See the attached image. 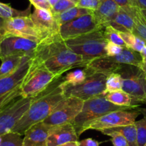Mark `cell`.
Listing matches in <instances>:
<instances>
[{
	"label": "cell",
	"mask_w": 146,
	"mask_h": 146,
	"mask_svg": "<svg viewBox=\"0 0 146 146\" xmlns=\"http://www.w3.org/2000/svg\"><path fill=\"white\" fill-rule=\"evenodd\" d=\"M19 96H21L20 87L0 97V110Z\"/></svg>",
	"instance_id": "36"
},
{
	"label": "cell",
	"mask_w": 146,
	"mask_h": 146,
	"mask_svg": "<svg viewBox=\"0 0 146 146\" xmlns=\"http://www.w3.org/2000/svg\"><path fill=\"white\" fill-rule=\"evenodd\" d=\"M47 1H48L49 3H50V5L52 6V7L54 6L56 3H57V2L58 1V0H47Z\"/></svg>",
	"instance_id": "47"
},
{
	"label": "cell",
	"mask_w": 146,
	"mask_h": 146,
	"mask_svg": "<svg viewBox=\"0 0 146 146\" xmlns=\"http://www.w3.org/2000/svg\"><path fill=\"white\" fill-rule=\"evenodd\" d=\"M38 42L17 36H6L0 42V58L7 56L32 57Z\"/></svg>",
	"instance_id": "11"
},
{
	"label": "cell",
	"mask_w": 146,
	"mask_h": 146,
	"mask_svg": "<svg viewBox=\"0 0 146 146\" xmlns=\"http://www.w3.org/2000/svg\"><path fill=\"white\" fill-rule=\"evenodd\" d=\"M135 125L137 129V145L143 146L146 143V116L135 122Z\"/></svg>",
	"instance_id": "34"
},
{
	"label": "cell",
	"mask_w": 146,
	"mask_h": 146,
	"mask_svg": "<svg viewBox=\"0 0 146 146\" xmlns=\"http://www.w3.org/2000/svg\"><path fill=\"white\" fill-rule=\"evenodd\" d=\"M6 36H17L40 42V35L29 16H22L7 19L5 27Z\"/></svg>",
	"instance_id": "13"
},
{
	"label": "cell",
	"mask_w": 146,
	"mask_h": 146,
	"mask_svg": "<svg viewBox=\"0 0 146 146\" xmlns=\"http://www.w3.org/2000/svg\"><path fill=\"white\" fill-rule=\"evenodd\" d=\"M60 146H79V141H71L64 143Z\"/></svg>",
	"instance_id": "44"
},
{
	"label": "cell",
	"mask_w": 146,
	"mask_h": 146,
	"mask_svg": "<svg viewBox=\"0 0 146 146\" xmlns=\"http://www.w3.org/2000/svg\"><path fill=\"white\" fill-rule=\"evenodd\" d=\"M29 17L38 32L40 42L60 34V25L50 10L35 8Z\"/></svg>",
	"instance_id": "12"
},
{
	"label": "cell",
	"mask_w": 146,
	"mask_h": 146,
	"mask_svg": "<svg viewBox=\"0 0 146 146\" xmlns=\"http://www.w3.org/2000/svg\"><path fill=\"white\" fill-rule=\"evenodd\" d=\"M23 57L7 56L0 58L2 64L0 66V78L13 73L22 63Z\"/></svg>",
	"instance_id": "24"
},
{
	"label": "cell",
	"mask_w": 146,
	"mask_h": 146,
	"mask_svg": "<svg viewBox=\"0 0 146 146\" xmlns=\"http://www.w3.org/2000/svg\"><path fill=\"white\" fill-rule=\"evenodd\" d=\"M78 134L72 123L53 126L49 133L46 146H60L71 141H78Z\"/></svg>",
	"instance_id": "16"
},
{
	"label": "cell",
	"mask_w": 146,
	"mask_h": 146,
	"mask_svg": "<svg viewBox=\"0 0 146 146\" xmlns=\"http://www.w3.org/2000/svg\"><path fill=\"white\" fill-rule=\"evenodd\" d=\"M136 2L140 9H146V0H136Z\"/></svg>",
	"instance_id": "43"
},
{
	"label": "cell",
	"mask_w": 146,
	"mask_h": 146,
	"mask_svg": "<svg viewBox=\"0 0 146 146\" xmlns=\"http://www.w3.org/2000/svg\"><path fill=\"white\" fill-rule=\"evenodd\" d=\"M140 55L142 57V60H143V62H146V46L143 48V50L140 52Z\"/></svg>",
	"instance_id": "45"
},
{
	"label": "cell",
	"mask_w": 146,
	"mask_h": 146,
	"mask_svg": "<svg viewBox=\"0 0 146 146\" xmlns=\"http://www.w3.org/2000/svg\"><path fill=\"white\" fill-rule=\"evenodd\" d=\"M59 78L50 71L44 64L36 62L32 58L30 69L20 86L21 96L25 98H35Z\"/></svg>",
	"instance_id": "5"
},
{
	"label": "cell",
	"mask_w": 146,
	"mask_h": 146,
	"mask_svg": "<svg viewBox=\"0 0 146 146\" xmlns=\"http://www.w3.org/2000/svg\"><path fill=\"white\" fill-rule=\"evenodd\" d=\"M122 90V77L117 72H113L108 75L105 82V95L108 92Z\"/></svg>",
	"instance_id": "30"
},
{
	"label": "cell",
	"mask_w": 146,
	"mask_h": 146,
	"mask_svg": "<svg viewBox=\"0 0 146 146\" xmlns=\"http://www.w3.org/2000/svg\"><path fill=\"white\" fill-rule=\"evenodd\" d=\"M87 75L84 70H76L67 73L62 78V84L65 85H77L82 83L86 79Z\"/></svg>",
	"instance_id": "29"
},
{
	"label": "cell",
	"mask_w": 146,
	"mask_h": 146,
	"mask_svg": "<svg viewBox=\"0 0 146 146\" xmlns=\"http://www.w3.org/2000/svg\"><path fill=\"white\" fill-rule=\"evenodd\" d=\"M98 27H100L95 24L92 15H87L61 25L60 35L63 40H66L86 34Z\"/></svg>",
	"instance_id": "14"
},
{
	"label": "cell",
	"mask_w": 146,
	"mask_h": 146,
	"mask_svg": "<svg viewBox=\"0 0 146 146\" xmlns=\"http://www.w3.org/2000/svg\"><path fill=\"white\" fill-rule=\"evenodd\" d=\"M100 3V0H79L76 6L84 9L95 11L98 8Z\"/></svg>",
	"instance_id": "38"
},
{
	"label": "cell",
	"mask_w": 146,
	"mask_h": 146,
	"mask_svg": "<svg viewBox=\"0 0 146 146\" xmlns=\"http://www.w3.org/2000/svg\"><path fill=\"white\" fill-rule=\"evenodd\" d=\"M140 12H141V14L143 15V16L145 17V19H146V9H140Z\"/></svg>",
	"instance_id": "48"
},
{
	"label": "cell",
	"mask_w": 146,
	"mask_h": 146,
	"mask_svg": "<svg viewBox=\"0 0 146 146\" xmlns=\"http://www.w3.org/2000/svg\"><path fill=\"white\" fill-rule=\"evenodd\" d=\"M120 36L122 37L124 42L125 43L126 47L140 52L146 46V44L143 40L139 38L138 36H135L132 32H120Z\"/></svg>",
	"instance_id": "27"
},
{
	"label": "cell",
	"mask_w": 146,
	"mask_h": 146,
	"mask_svg": "<svg viewBox=\"0 0 146 146\" xmlns=\"http://www.w3.org/2000/svg\"><path fill=\"white\" fill-rule=\"evenodd\" d=\"M107 129L110 131H115L121 133L127 140L128 146H138L137 145V129L135 125V123L128 125L119 126V127Z\"/></svg>",
	"instance_id": "26"
},
{
	"label": "cell",
	"mask_w": 146,
	"mask_h": 146,
	"mask_svg": "<svg viewBox=\"0 0 146 146\" xmlns=\"http://www.w3.org/2000/svg\"><path fill=\"white\" fill-rule=\"evenodd\" d=\"M104 36L107 42L114 43L123 47H125L126 44L120 36L118 31L115 29L111 26L108 25L104 29Z\"/></svg>",
	"instance_id": "31"
},
{
	"label": "cell",
	"mask_w": 146,
	"mask_h": 146,
	"mask_svg": "<svg viewBox=\"0 0 146 146\" xmlns=\"http://www.w3.org/2000/svg\"><path fill=\"white\" fill-rule=\"evenodd\" d=\"M140 68L143 70V72H144L145 75V77H146V62H143V63H142V64H141V66H140Z\"/></svg>",
	"instance_id": "46"
},
{
	"label": "cell",
	"mask_w": 146,
	"mask_h": 146,
	"mask_svg": "<svg viewBox=\"0 0 146 146\" xmlns=\"http://www.w3.org/2000/svg\"><path fill=\"white\" fill-rule=\"evenodd\" d=\"M105 28L100 27L86 34L64 40V42L73 52L82 56L88 64L94 59L106 56Z\"/></svg>",
	"instance_id": "4"
},
{
	"label": "cell",
	"mask_w": 146,
	"mask_h": 146,
	"mask_svg": "<svg viewBox=\"0 0 146 146\" xmlns=\"http://www.w3.org/2000/svg\"><path fill=\"white\" fill-rule=\"evenodd\" d=\"M5 35H4V34H2V33H1V32H0V42H1L2 41V40H3L4 38H5Z\"/></svg>",
	"instance_id": "49"
},
{
	"label": "cell",
	"mask_w": 146,
	"mask_h": 146,
	"mask_svg": "<svg viewBox=\"0 0 146 146\" xmlns=\"http://www.w3.org/2000/svg\"><path fill=\"white\" fill-rule=\"evenodd\" d=\"M100 131L103 133L104 135H107L111 137L110 140H111L113 146H128L127 140L121 133L115 131H110L108 129H103Z\"/></svg>",
	"instance_id": "33"
},
{
	"label": "cell",
	"mask_w": 146,
	"mask_h": 146,
	"mask_svg": "<svg viewBox=\"0 0 146 146\" xmlns=\"http://www.w3.org/2000/svg\"><path fill=\"white\" fill-rule=\"evenodd\" d=\"M108 25L120 32H132L134 21L133 17L125 10L120 7L114 19Z\"/></svg>",
	"instance_id": "22"
},
{
	"label": "cell",
	"mask_w": 146,
	"mask_h": 146,
	"mask_svg": "<svg viewBox=\"0 0 146 146\" xmlns=\"http://www.w3.org/2000/svg\"><path fill=\"white\" fill-rule=\"evenodd\" d=\"M34 61L42 63L50 71L60 77L75 67H85L88 63L80 54L73 52L60 35L45 39L38 43Z\"/></svg>",
	"instance_id": "1"
},
{
	"label": "cell",
	"mask_w": 146,
	"mask_h": 146,
	"mask_svg": "<svg viewBox=\"0 0 146 146\" xmlns=\"http://www.w3.org/2000/svg\"><path fill=\"white\" fill-rule=\"evenodd\" d=\"M107 100L115 105L123 107L137 106L133 104V98L130 95L123 90H117L114 92H108L105 95Z\"/></svg>",
	"instance_id": "25"
},
{
	"label": "cell",
	"mask_w": 146,
	"mask_h": 146,
	"mask_svg": "<svg viewBox=\"0 0 146 146\" xmlns=\"http://www.w3.org/2000/svg\"><path fill=\"white\" fill-rule=\"evenodd\" d=\"M123 9L133 17L134 21L132 33L138 36L146 44V19L140 12V9L137 7H124Z\"/></svg>",
	"instance_id": "20"
},
{
	"label": "cell",
	"mask_w": 146,
	"mask_h": 146,
	"mask_svg": "<svg viewBox=\"0 0 146 146\" xmlns=\"http://www.w3.org/2000/svg\"><path fill=\"white\" fill-rule=\"evenodd\" d=\"M105 94L95 96L84 101L80 113L72 124L75 127L78 137L88 130V127L92 121L111 112L120 110L134 109L137 106L123 107L115 105L107 100Z\"/></svg>",
	"instance_id": "3"
},
{
	"label": "cell",
	"mask_w": 146,
	"mask_h": 146,
	"mask_svg": "<svg viewBox=\"0 0 146 146\" xmlns=\"http://www.w3.org/2000/svg\"><path fill=\"white\" fill-rule=\"evenodd\" d=\"M92 11L89 9H84V8L79 7L78 6H75L73 7L67 9L62 13L57 14V15H53L54 18L57 20V23L60 26L67 23V22L72 21L80 17L84 16L87 15H92Z\"/></svg>",
	"instance_id": "23"
},
{
	"label": "cell",
	"mask_w": 146,
	"mask_h": 146,
	"mask_svg": "<svg viewBox=\"0 0 146 146\" xmlns=\"http://www.w3.org/2000/svg\"><path fill=\"white\" fill-rule=\"evenodd\" d=\"M120 7L114 0H100L98 8L92 12L94 21L98 27H105L114 19Z\"/></svg>",
	"instance_id": "17"
},
{
	"label": "cell",
	"mask_w": 146,
	"mask_h": 146,
	"mask_svg": "<svg viewBox=\"0 0 146 146\" xmlns=\"http://www.w3.org/2000/svg\"><path fill=\"white\" fill-rule=\"evenodd\" d=\"M107 75L93 73L87 75L82 83L77 85H63V92L66 97H76L82 100L105 94Z\"/></svg>",
	"instance_id": "7"
},
{
	"label": "cell",
	"mask_w": 146,
	"mask_h": 146,
	"mask_svg": "<svg viewBox=\"0 0 146 146\" xmlns=\"http://www.w3.org/2000/svg\"><path fill=\"white\" fill-rule=\"evenodd\" d=\"M6 22H7V19H5V18L0 16V32L4 34L5 35V25H6ZM5 36H6V35H5Z\"/></svg>",
	"instance_id": "42"
},
{
	"label": "cell",
	"mask_w": 146,
	"mask_h": 146,
	"mask_svg": "<svg viewBox=\"0 0 146 146\" xmlns=\"http://www.w3.org/2000/svg\"><path fill=\"white\" fill-rule=\"evenodd\" d=\"M142 103H144V104H145V105H146V100H145L143 101V102H142Z\"/></svg>",
	"instance_id": "51"
},
{
	"label": "cell",
	"mask_w": 146,
	"mask_h": 146,
	"mask_svg": "<svg viewBox=\"0 0 146 146\" xmlns=\"http://www.w3.org/2000/svg\"><path fill=\"white\" fill-rule=\"evenodd\" d=\"M31 15V5L25 10H17L12 8L9 4L0 2V16L5 19L22 16H29Z\"/></svg>",
	"instance_id": "28"
},
{
	"label": "cell",
	"mask_w": 146,
	"mask_h": 146,
	"mask_svg": "<svg viewBox=\"0 0 146 146\" xmlns=\"http://www.w3.org/2000/svg\"><path fill=\"white\" fill-rule=\"evenodd\" d=\"M123 47L114 43L107 42L105 45V52L107 57H114L120 54L123 50Z\"/></svg>",
	"instance_id": "37"
},
{
	"label": "cell",
	"mask_w": 146,
	"mask_h": 146,
	"mask_svg": "<svg viewBox=\"0 0 146 146\" xmlns=\"http://www.w3.org/2000/svg\"><path fill=\"white\" fill-rule=\"evenodd\" d=\"M108 57L113 62L120 64H130L140 67L143 63L140 53L127 47H123L121 52L117 55Z\"/></svg>",
	"instance_id": "21"
},
{
	"label": "cell",
	"mask_w": 146,
	"mask_h": 146,
	"mask_svg": "<svg viewBox=\"0 0 146 146\" xmlns=\"http://www.w3.org/2000/svg\"><path fill=\"white\" fill-rule=\"evenodd\" d=\"M114 1L122 8L130 7H138L136 0H114Z\"/></svg>",
	"instance_id": "40"
},
{
	"label": "cell",
	"mask_w": 146,
	"mask_h": 146,
	"mask_svg": "<svg viewBox=\"0 0 146 146\" xmlns=\"http://www.w3.org/2000/svg\"><path fill=\"white\" fill-rule=\"evenodd\" d=\"M32 58L23 57L22 63L13 73L0 78V97L21 86L32 65Z\"/></svg>",
	"instance_id": "15"
},
{
	"label": "cell",
	"mask_w": 146,
	"mask_h": 146,
	"mask_svg": "<svg viewBox=\"0 0 146 146\" xmlns=\"http://www.w3.org/2000/svg\"><path fill=\"white\" fill-rule=\"evenodd\" d=\"M120 67V64L113 62L109 57L105 56L92 60L84 67L83 70L87 75L93 73H100L108 76L112 73L116 72Z\"/></svg>",
	"instance_id": "19"
},
{
	"label": "cell",
	"mask_w": 146,
	"mask_h": 146,
	"mask_svg": "<svg viewBox=\"0 0 146 146\" xmlns=\"http://www.w3.org/2000/svg\"><path fill=\"white\" fill-rule=\"evenodd\" d=\"M143 146H146V143H145V145H143Z\"/></svg>",
	"instance_id": "52"
},
{
	"label": "cell",
	"mask_w": 146,
	"mask_h": 146,
	"mask_svg": "<svg viewBox=\"0 0 146 146\" xmlns=\"http://www.w3.org/2000/svg\"><path fill=\"white\" fill-rule=\"evenodd\" d=\"M83 103L84 100L76 97H66L42 122L51 126L72 123L80 113Z\"/></svg>",
	"instance_id": "8"
},
{
	"label": "cell",
	"mask_w": 146,
	"mask_h": 146,
	"mask_svg": "<svg viewBox=\"0 0 146 146\" xmlns=\"http://www.w3.org/2000/svg\"><path fill=\"white\" fill-rule=\"evenodd\" d=\"M72 2H73L74 3H75L77 5V3H78V2H79V0H71Z\"/></svg>",
	"instance_id": "50"
},
{
	"label": "cell",
	"mask_w": 146,
	"mask_h": 146,
	"mask_svg": "<svg viewBox=\"0 0 146 146\" xmlns=\"http://www.w3.org/2000/svg\"><path fill=\"white\" fill-rule=\"evenodd\" d=\"M75 6H76V4L72 2L71 0H58L52 7L51 12L53 15H57Z\"/></svg>",
	"instance_id": "35"
},
{
	"label": "cell",
	"mask_w": 146,
	"mask_h": 146,
	"mask_svg": "<svg viewBox=\"0 0 146 146\" xmlns=\"http://www.w3.org/2000/svg\"><path fill=\"white\" fill-rule=\"evenodd\" d=\"M116 72L122 77V90L131 96L135 105L146 100V77L140 67L120 64Z\"/></svg>",
	"instance_id": "6"
},
{
	"label": "cell",
	"mask_w": 146,
	"mask_h": 146,
	"mask_svg": "<svg viewBox=\"0 0 146 146\" xmlns=\"http://www.w3.org/2000/svg\"><path fill=\"white\" fill-rule=\"evenodd\" d=\"M52 127L43 122L33 125L25 132L22 146H46L49 133Z\"/></svg>",
	"instance_id": "18"
},
{
	"label": "cell",
	"mask_w": 146,
	"mask_h": 146,
	"mask_svg": "<svg viewBox=\"0 0 146 146\" xmlns=\"http://www.w3.org/2000/svg\"><path fill=\"white\" fill-rule=\"evenodd\" d=\"M62 76L57 78L48 88L32 99L30 106L17 123L12 133L24 135L31 126L44 121L51 114L66 98L62 85Z\"/></svg>",
	"instance_id": "2"
},
{
	"label": "cell",
	"mask_w": 146,
	"mask_h": 146,
	"mask_svg": "<svg viewBox=\"0 0 146 146\" xmlns=\"http://www.w3.org/2000/svg\"><path fill=\"white\" fill-rule=\"evenodd\" d=\"M100 143L92 138H87L79 142V146H99Z\"/></svg>",
	"instance_id": "41"
},
{
	"label": "cell",
	"mask_w": 146,
	"mask_h": 146,
	"mask_svg": "<svg viewBox=\"0 0 146 146\" xmlns=\"http://www.w3.org/2000/svg\"><path fill=\"white\" fill-rule=\"evenodd\" d=\"M31 5H33L37 9H44L47 10H52V6L47 0H29Z\"/></svg>",
	"instance_id": "39"
},
{
	"label": "cell",
	"mask_w": 146,
	"mask_h": 146,
	"mask_svg": "<svg viewBox=\"0 0 146 146\" xmlns=\"http://www.w3.org/2000/svg\"><path fill=\"white\" fill-rule=\"evenodd\" d=\"M141 113L140 110L127 109L111 112L92 121L88 125V130H101L119 126L134 124L136 118Z\"/></svg>",
	"instance_id": "10"
},
{
	"label": "cell",
	"mask_w": 146,
	"mask_h": 146,
	"mask_svg": "<svg viewBox=\"0 0 146 146\" xmlns=\"http://www.w3.org/2000/svg\"><path fill=\"white\" fill-rule=\"evenodd\" d=\"M32 99L19 96L0 110V135L12 133L17 123L30 106Z\"/></svg>",
	"instance_id": "9"
},
{
	"label": "cell",
	"mask_w": 146,
	"mask_h": 146,
	"mask_svg": "<svg viewBox=\"0 0 146 146\" xmlns=\"http://www.w3.org/2000/svg\"><path fill=\"white\" fill-rule=\"evenodd\" d=\"M22 136L15 133L3 135V138L0 143V146H22L23 141Z\"/></svg>",
	"instance_id": "32"
}]
</instances>
